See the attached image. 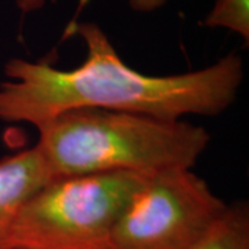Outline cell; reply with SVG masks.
I'll use <instances>...</instances> for the list:
<instances>
[{
	"label": "cell",
	"instance_id": "obj_1",
	"mask_svg": "<svg viewBox=\"0 0 249 249\" xmlns=\"http://www.w3.org/2000/svg\"><path fill=\"white\" fill-rule=\"evenodd\" d=\"M68 34L82 37L86 58L62 71L49 62L11 58L0 83V121L39 127L70 109L101 108L163 119L220 115L235 101L244 80L237 53L196 71L152 76L129 67L94 22H75Z\"/></svg>",
	"mask_w": 249,
	"mask_h": 249
},
{
	"label": "cell",
	"instance_id": "obj_2",
	"mask_svg": "<svg viewBox=\"0 0 249 249\" xmlns=\"http://www.w3.org/2000/svg\"><path fill=\"white\" fill-rule=\"evenodd\" d=\"M36 129L50 180L193 169L211 142L205 127L184 119L101 108L70 109Z\"/></svg>",
	"mask_w": 249,
	"mask_h": 249
},
{
	"label": "cell",
	"instance_id": "obj_3",
	"mask_svg": "<svg viewBox=\"0 0 249 249\" xmlns=\"http://www.w3.org/2000/svg\"><path fill=\"white\" fill-rule=\"evenodd\" d=\"M145 178L116 172L50 180L21 206L7 248L111 249L116 222Z\"/></svg>",
	"mask_w": 249,
	"mask_h": 249
},
{
	"label": "cell",
	"instance_id": "obj_4",
	"mask_svg": "<svg viewBox=\"0 0 249 249\" xmlns=\"http://www.w3.org/2000/svg\"><path fill=\"white\" fill-rule=\"evenodd\" d=\"M227 208L191 169L154 173L118 219L111 249H186L204 238Z\"/></svg>",
	"mask_w": 249,
	"mask_h": 249
},
{
	"label": "cell",
	"instance_id": "obj_5",
	"mask_svg": "<svg viewBox=\"0 0 249 249\" xmlns=\"http://www.w3.org/2000/svg\"><path fill=\"white\" fill-rule=\"evenodd\" d=\"M49 181L45 160L36 145L0 160V249H9L10 231L21 206Z\"/></svg>",
	"mask_w": 249,
	"mask_h": 249
},
{
	"label": "cell",
	"instance_id": "obj_6",
	"mask_svg": "<svg viewBox=\"0 0 249 249\" xmlns=\"http://www.w3.org/2000/svg\"><path fill=\"white\" fill-rule=\"evenodd\" d=\"M186 249H249L248 204L229 205L213 229Z\"/></svg>",
	"mask_w": 249,
	"mask_h": 249
},
{
	"label": "cell",
	"instance_id": "obj_7",
	"mask_svg": "<svg viewBox=\"0 0 249 249\" xmlns=\"http://www.w3.org/2000/svg\"><path fill=\"white\" fill-rule=\"evenodd\" d=\"M205 27L224 28L249 42V0H216L204 21Z\"/></svg>",
	"mask_w": 249,
	"mask_h": 249
},
{
	"label": "cell",
	"instance_id": "obj_8",
	"mask_svg": "<svg viewBox=\"0 0 249 249\" xmlns=\"http://www.w3.org/2000/svg\"><path fill=\"white\" fill-rule=\"evenodd\" d=\"M166 0H129V6L139 13H151L160 9Z\"/></svg>",
	"mask_w": 249,
	"mask_h": 249
},
{
	"label": "cell",
	"instance_id": "obj_9",
	"mask_svg": "<svg viewBox=\"0 0 249 249\" xmlns=\"http://www.w3.org/2000/svg\"><path fill=\"white\" fill-rule=\"evenodd\" d=\"M45 3L46 0H17L18 7L24 14L40 10L45 6Z\"/></svg>",
	"mask_w": 249,
	"mask_h": 249
}]
</instances>
